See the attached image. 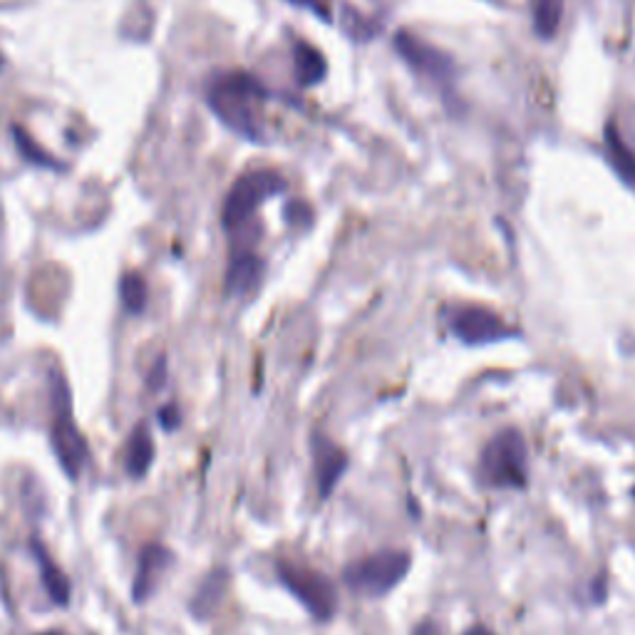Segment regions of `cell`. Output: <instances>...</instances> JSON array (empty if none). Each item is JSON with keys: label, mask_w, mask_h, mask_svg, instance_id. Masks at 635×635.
Here are the masks:
<instances>
[{"label": "cell", "mask_w": 635, "mask_h": 635, "mask_svg": "<svg viewBox=\"0 0 635 635\" xmlns=\"http://www.w3.org/2000/svg\"><path fill=\"white\" fill-rule=\"evenodd\" d=\"M40 635H63V633H40Z\"/></svg>", "instance_id": "cell-25"}, {"label": "cell", "mask_w": 635, "mask_h": 635, "mask_svg": "<svg viewBox=\"0 0 635 635\" xmlns=\"http://www.w3.org/2000/svg\"><path fill=\"white\" fill-rule=\"evenodd\" d=\"M13 137H15V145L20 149V155H23L30 164H38V167H45V169H60V164L50 157L45 149H40L35 142L28 137L25 129L13 127Z\"/></svg>", "instance_id": "cell-19"}, {"label": "cell", "mask_w": 635, "mask_h": 635, "mask_svg": "<svg viewBox=\"0 0 635 635\" xmlns=\"http://www.w3.org/2000/svg\"><path fill=\"white\" fill-rule=\"evenodd\" d=\"M415 635H439V631L433 626V623H423V626L415 631Z\"/></svg>", "instance_id": "cell-23"}, {"label": "cell", "mask_w": 635, "mask_h": 635, "mask_svg": "<svg viewBox=\"0 0 635 635\" xmlns=\"http://www.w3.org/2000/svg\"><path fill=\"white\" fill-rule=\"evenodd\" d=\"M53 449L60 467L70 479H77L87 462V443L73 423V415H53V429H50Z\"/></svg>", "instance_id": "cell-8"}, {"label": "cell", "mask_w": 635, "mask_h": 635, "mask_svg": "<svg viewBox=\"0 0 635 635\" xmlns=\"http://www.w3.org/2000/svg\"><path fill=\"white\" fill-rule=\"evenodd\" d=\"M449 327L467 345H489L507 341V337L517 335L501 318L489 311L479 309V305H469V309H459L449 318Z\"/></svg>", "instance_id": "cell-7"}, {"label": "cell", "mask_w": 635, "mask_h": 635, "mask_svg": "<svg viewBox=\"0 0 635 635\" xmlns=\"http://www.w3.org/2000/svg\"><path fill=\"white\" fill-rule=\"evenodd\" d=\"M534 10V28L541 38H551L556 33L563 13V0H531Z\"/></svg>", "instance_id": "cell-18"}, {"label": "cell", "mask_w": 635, "mask_h": 635, "mask_svg": "<svg viewBox=\"0 0 635 635\" xmlns=\"http://www.w3.org/2000/svg\"><path fill=\"white\" fill-rule=\"evenodd\" d=\"M283 179L281 174L261 169V171H251L241 177L237 184H233L227 201H223V211H221V221L223 227L229 231L243 227L246 221L253 217V211L261 207V204L273 197V194L283 191Z\"/></svg>", "instance_id": "cell-5"}, {"label": "cell", "mask_w": 635, "mask_h": 635, "mask_svg": "<svg viewBox=\"0 0 635 635\" xmlns=\"http://www.w3.org/2000/svg\"><path fill=\"white\" fill-rule=\"evenodd\" d=\"M527 443L517 429H501L481 449V477L499 489L527 487Z\"/></svg>", "instance_id": "cell-2"}, {"label": "cell", "mask_w": 635, "mask_h": 635, "mask_svg": "<svg viewBox=\"0 0 635 635\" xmlns=\"http://www.w3.org/2000/svg\"><path fill=\"white\" fill-rule=\"evenodd\" d=\"M311 452H313L318 491H321V497H331L337 479L345 475L347 455L333 443V439H327L321 433H315L311 437Z\"/></svg>", "instance_id": "cell-9"}, {"label": "cell", "mask_w": 635, "mask_h": 635, "mask_svg": "<svg viewBox=\"0 0 635 635\" xmlns=\"http://www.w3.org/2000/svg\"><path fill=\"white\" fill-rule=\"evenodd\" d=\"M293 65H295V75H299L301 85H315L325 77V60L318 53L313 45L305 43H295L293 48Z\"/></svg>", "instance_id": "cell-15"}, {"label": "cell", "mask_w": 635, "mask_h": 635, "mask_svg": "<svg viewBox=\"0 0 635 635\" xmlns=\"http://www.w3.org/2000/svg\"><path fill=\"white\" fill-rule=\"evenodd\" d=\"M606 147H608V157H611L613 167H616L623 181H628L635 189V155L626 147V142L618 137L616 127L606 129Z\"/></svg>", "instance_id": "cell-16"}, {"label": "cell", "mask_w": 635, "mask_h": 635, "mask_svg": "<svg viewBox=\"0 0 635 635\" xmlns=\"http://www.w3.org/2000/svg\"><path fill=\"white\" fill-rule=\"evenodd\" d=\"M171 561H174V554L167 546H159V544L145 546V551H142V556H139L135 586H132V598H135L137 606H142V603H147L152 598V593L157 591L162 576L171 566Z\"/></svg>", "instance_id": "cell-10"}, {"label": "cell", "mask_w": 635, "mask_h": 635, "mask_svg": "<svg viewBox=\"0 0 635 635\" xmlns=\"http://www.w3.org/2000/svg\"><path fill=\"white\" fill-rule=\"evenodd\" d=\"M279 579L295 598L303 603V608L311 613L315 621H331L337 608V591L333 581L323 576L321 571L311 566H299V563H279Z\"/></svg>", "instance_id": "cell-4"}, {"label": "cell", "mask_w": 635, "mask_h": 635, "mask_svg": "<svg viewBox=\"0 0 635 635\" xmlns=\"http://www.w3.org/2000/svg\"><path fill=\"white\" fill-rule=\"evenodd\" d=\"M0 63H3V60H0Z\"/></svg>", "instance_id": "cell-27"}, {"label": "cell", "mask_w": 635, "mask_h": 635, "mask_svg": "<svg viewBox=\"0 0 635 635\" xmlns=\"http://www.w3.org/2000/svg\"><path fill=\"white\" fill-rule=\"evenodd\" d=\"M269 92L256 77L246 73H223L211 80L207 100L223 125L237 132V135L259 142L261 127H259V110Z\"/></svg>", "instance_id": "cell-1"}, {"label": "cell", "mask_w": 635, "mask_h": 635, "mask_svg": "<svg viewBox=\"0 0 635 635\" xmlns=\"http://www.w3.org/2000/svg\"><path fill=\"white\" fill-rule=\"evenodd\" d=\"M409 571V554L403 549H385L377 554L365 556L345 569L343 579L347 589L361 596H385L391 593Z\"/></svg>", "instance_id": "cell-3"}, {"label": "cell", "mask_w": 635, "mask_h": 635, "mask_svg": "<svg viewBox=\"0 0 635 635\" xmlns=\"http://www.w3.org/2000/svg\"><path fill=\"white\" fill-rule=\"evenodd\" d=\"M291 3L303 6V8H311L313 13H318L321 18H327V8H325L327 0H291Z\"/></svg>", "instance_id": "cell-22"}, {"label": "cell", "mask_w": 635, "mask_h": 635, "mask_svg": "<svg viewBox=\"0 0 635 635\" xmlns=\"http://www.w3.org/2000/svg\"><path fill=\"white\" fill-rule=\"evenodd\" d=\"M164 383H167V355H159L155 365H152V373L147 375V391L159 393Z\"/></svg>", "instance_id": "cell-20"}, {"label": "cell", "mask_w": 635, "mask_h": 635, "mask_svg": "<svg viewBox=\"0 0 635 635\" xmlns=\"http://www.w3.org/2000/svg\"><path fill=\"white\" fill-rule=\"evenodd\" d=\"M30 549H33V556L38 559V566H40V579H43V586L48 591L50 601L55 603V606H67L70 603V581L60 566H55V561L50 559V554L45 551V546L40 544L38 539H30Z\"/></svg>", "instance_id": "cell-13"}, {"label": "cell", "mask_w": 635, "mask_h": 635, "mask_svg": "<svg viewBox=\"0 0 635 635\" xmlns=\"http://www.w3.org/2000/svg\"><path fill=\"white\" fill-rule=\"evenodd\" d=\"M261 275H263V261L259 256H253L249 251L237 253L227 271V293L229 295L251 293L256 285H259Z\"/></svg>", "instance_id": "cell-12"}, {"label": "cell", "mask_w": 635, "mask_h": 635, "mask_svg": "<svg viewBox=\"0 0 635 635\" xmlns=\"http://www.w3.org/2000/svg\"><path fill=\"white\" fill-rule=\"evenodd\" d=\"M633 499H635V487H633Z\"/></svg>", "instance_id": "cell-26"}, {"label": "cell", "mask_w": 635, "mask_h": 635, "mask_svg": "<svg viewBox=\"0 0 635 635\" xmlns=\"http://www.w3.org/2000/svg\"><path fill=\"white\" fill-rule=\"evenodd\" d=\"M155 462V443L147 425H137L125 449V469L132 479H142Z\"/></svg>", "instance_id": "cell-14"}, {"label": "cell", "mask_w": 635, "mask_h": 635, "mask_svg": "<svg viewBox=\"0 0 635 635\" xmlns=\"http://www.w3.org/2000/svg\"><path fill=\"white\" fill-rule=\"evenodd\" d=\"M395 48L397 53L405 58L407 65H413L417 73L427 75L429 80L437 82V85L449 87L455 82V63L443 50L423 43V40L415 38L413 33H405V30H399L395 35Z\"/></svg>", "instance_id": "cell-6"}, {"label": "cell", "mask_w": 635, "mask_h": 635, "mask_svg": "<svg viewBox=\"0 0 635 635\" xmlns=\"http://www.w3.org/2000/svg\"><path fill=\"white\" fill-rule=\"evenodd\" d=\"M229 589V571L227 569H214L207 579L201 581L191 598V616L199 621H209L214 613L219 611L223 596Z\"/></svg>", "instance_id": "cell-11"}, {"label": "cell", "mask_w": 635, "mask_h": 635, "mask_svg": "<svg viewBox=\"0 0 635 635\" xmlns=\"http://www.w3.org/2000/svg\"><path fill=\"white\" fill-rule=\"evenodd\" d=\"M159 425L167 429V433H174L181 425V415H179V407L169 403L159 409Z\"/></svg>", "instance_id": "cell-21"}, {"label": "cell", "mask_w": 635, "mask_h": 635, "mask_svg": "<svg viewBox=\"0 0 635 635\" xmlns=\"http://www.w3.org/2000/svg\"><path fill=\"white\" fill-rule=\"evenodd\" d=\"M465 635H491L487 628H472V631H467Z\"/></svg>", "instance_id": "cell-24"}, {"label": "cell", "mask_w": 635, "mask_h": 635, "mask_svg": "<svg viewBox=\"0 0 635 635\" xmlns=\"http://www.w3.org/2000/svg\"><path fill=\"white\" fill-rule=\"evenodd\" d=\"M119 299H122V305H125L127 313L139 315L142 311L147 309V299H149L145 279H142V275L135 273V271H129V273L122 275Z\"/></svg>", "instance_id": "cell-17"}]
</instances>
